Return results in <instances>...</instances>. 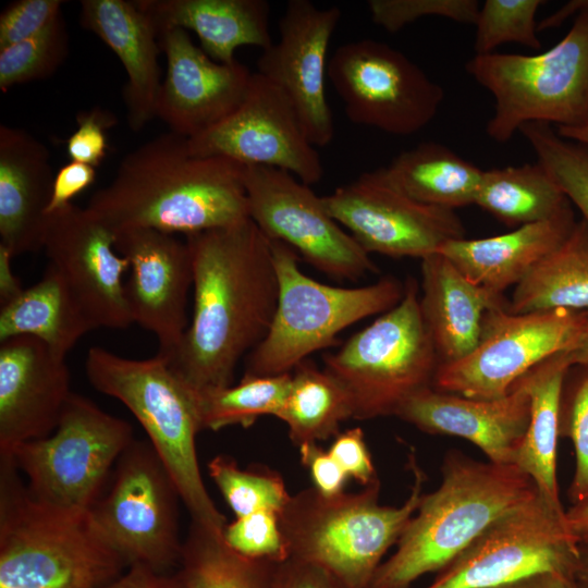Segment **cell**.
I'll return each instance as SVG.
<instances>
[{
    "label": "cell",
    "mask_w": 588,
    "mask_h": 588,
    "mask_svg": "<svg viewBox=\"0 0 588 588\" xmlns=\"http://www.w3.org/2000/svg\"><path fill=\"white\" fill-rule=\"evenodd\" d=\"M193 265V313L173 355L195 391L233 384L235 368L266 338L279 296L270 240L248 218L185 236Z\"/></svg>",
    "instance_id": "cell-1"
},
{
    "label": "cell",
    "mask_w": 588,
    "mask_h": 588,
    "mask_svg": "<svg viewBox=\"0 0 588 588\" xmlns=\"http://www.w3.org/2000/svg\"><path fill=\"white\" fill-rule=\"evenodd\" d=\"M171 131L130 151L86 208L115 232L152 229L185 236L249 218L245 166L191 155Z\"/></svg>",
    "instance_id": "cell-2"
},
{
    "label": "cell",
    "mask_w": 588,
    "mask_h": 588,
    "mask_svg": "<svg viewBox=\"0 0 588 588\" xmlns=\"http://www.w3.org/2000/svg\"><path fill=\"white\" fill-rule=\"evenodd\" d=\"M442 480L422 494L395 552L376 571L367 588H411L440 572L495 519L535 498L532 479L516 465L479 462L450 451Z\"/></svg>",
    "instance_id": "cell-3"
},
{
    "label": "cell",
    "mask_w": 588,
    "mask_h": 588,
    "mask_svg": "<svg viewBox=\"0 0 588 588\" xmlns=\"http://www.w3.org/2000/svg\"><path fill=\"white\" fill-rule=\"evenodd\" d=\"M408 466L414 482L401 506L379 503L380 480L358 492L326 495L308 487L291 494L279 513L289 558L326 568L348 588H367L424 494L427 477L414 453Z\"/></svg>",
    "instance_id": "cell-4"
},
{
    "label": "cell",
    "mask_w": 588,
    "mask_h": 588,
    "mask_svg": "<svg viewBox=\"0 0 588 588\" xmlns=\"http://www.w3.org/2000/svg\"><path fill=\"white\" fill-rule=\"evenodd\" d=\"M125 567L88 514L37 504L14 462L0 455V588H102Z\"/></svg>",
    "instance_id": "cell-5"
},
{
    "label": "cell",
    "mask_w": 588,
    "mask_h": 588,
    "mask_svg": "<svg viewBox=\"0 0 588 588\" xmlns=\"http://www.w3.org/2000/svg\"><path fill=\"white\" fill-rule=\"evenodd\" d=\"M85 369L89 383L122 402L144 428L192 522L222 534L226 518L210 498L198 464L196 437L201 428L194 390L158 354L132 359L93 346Z\"/></svg>",
    "instance_id": "cell-6"
},
{
    "label": "cell",
    "mask_w": 588,
    "mask_h": 588,
    "mask_svg": "<svg viewBox=\"0 0 588 588\" xmlns=\"http://www.w3.org/2000/svg\"><path fill=\"white\" fill-rule=\"evenodd\" d=\"M467 73L494 99L488 136L509 142L531 122L577 128L588 124V0L568 33L549 50L526 56L475 54Z\"/></svg>",
    "instance_id": "cell-7"
},
{
    "label": "cell",
    "mask_w": 588,
    "mask_h": 588,
    "mask_svg": "<svg viewBox=\"0 0 588 588\" xmlns=\"http://www.w3.org/2000/svg\"><path fill=\"white\" fill-rule=\"evenodd\" d=\"M270 242L279 281L278 305L266 338L245 358L246 375L291 373L314 352L335 344L341 331L387 313L404 296L405 283L393 277L356 287L318 282L301 270L294 249Z\"/></svg>",
    "instance_id": "cell-8"
},
{
    "label": "cell",
    "mask_w": 588,
    "mask_h": 588,
    "mask_svg": "<svg viewBox=\"0 0 588 588\" xmlns=\"http://www.w3.org/2000/svg\"><path fill=\"white\" fill-rule=\"evenodd\" d=\"M419 295L418 283L408 278L396 306L323 356V369L351 397L354 419L395 416L411 396L432 387L439 358Z\"/></svg>",
    "instance_id": "cell-9"
},
{
    "label": "cell",
    "mask_w": 588,
    "mask_h": 588,
    "mask_svg": "<svg viewBox=\"0 0 588 588\" xmlns=\"http://www.w3.org/2000/svg\"><path fill=\"white\" fill-rule=\"evenodd\" d=\"M133 440L127 421L72 392L52 433L0 455L9 456L27 478L34 502L83 516L103 492L117 461Z\"/></svg>",
    "instance_id": "cell-10"
},
{
    "label": "cell",
    "mask_w": 588,
    "mask_h": 588,
    "mask_svg": "<svg viewBox=\"0 0 588 588\" xmlns=\"http://www.w3.org/2000/svg\"><path fill=\"white\" fill-rule=\"evenodd\" d=\"M109 487L88 512V518L126 563L158 572L180 564L176 485L148 440H133L117 461Z\"/></svg>",
    "instance_id": "cell-11"
},
{
    "label": "cell",
    "mask_w": 588,
    "mask_h": 588,
    "mask_svg": "<svg viewBox=\"0 0 588 588\" xmlns=\"http://www.w3.org/2000/svg\"><path fill=\"white\" fill-rule=\"evenodd\" d=\"M327 75L350 121L396 136L426 127L443 102V88L385 42L363 38L339 46Z\"/></svg>",
    "instance_id": "cell-12"
},
{
    "label": "cell",
    "mask_w": 588,
    "mask_h": 588,
    "mask_svg": "<svg viewBox=\"0 0 588 588\" xmlns=\"http://www.w3.org/2000/svg\"><path fill=\"white\" fill-rule=\"evenodd\" d=\"M538 493L487 527L427 588H492L541 573L571 578L577 539Z\"/></svg>",
    "instance_id": "cell-13"
},
{
    "label": "cell",
    "mask_w": 588,
    "mask_h": 588,
    "mask_svg": "<svg viewBox=\"0 0 588 588\" xmlns=\"http://www.w3.org/2000/svg\"><path fill=\"white\" fill-rule=\"evenodd\" d=\"M506 307L487 313L480 340L469 354L438 365L434 389L473 399L502 397L537 365L568 351L587 317L568 309L511 314Z\"/></svg>",
    "instance_id": "cell-14"
},
{
    "label": "cell",
    "mask_w": 588,
    "mask_h": 588,
    "mask_svg": "<svg viewBox=\"0 0 588 588\" xmlns=\"http://www.w3.org/2000/svg\"><path fill=\"white\" fill-rule=\"evenodd\" d=\"M249 218L271 241L338 281H358L378 271L356 240L326 210L321 196L287 171L245 166Z\"/></svg>",
    "instance_id": "cell-15"
},
{
    "label": "cell",
    "mask_w": 588,
    "mask_h": 588,
    "mask_svg": "<svg viewBox=\"0 0 588 588\" xmlns=\"http://www.w3.org/2000/svg\"><path fill=\"white\" fill-rule=\"evenodd\" d=\"M329 215L368 253L392 258L436 254L465 237L455 210L421 204L395 188L380 169L321 196Z\"/></svg>",
    "instance_id": "cell-16"
},
{
    "label": "cell",
    "mask_w": 588,
    "mask_h": 588,
    "mask_svg": "<svg viewBox=\"0 0 588 588\" xmlns=\"http://www.w3.org/2000/svg\"><path fill=\"white\" fill-rule=\"evenodd\" d=\"M187 145L193 156L284 170L307 185L323 175L319 152L289 98L258 72L241 106L218 125L188 138Z\"/></svg>",
    "instance_id": "cell-17"
},
{
    "label": "cell",
    "mask_w": 588,
    "mask_h": 588,
    "mask_svg": "<svg viewBox=\"0 0 588 588\" xmlns=\"http://www.w3.org/2000/svg\"><path fill=\"white\" fill-rule=\"evenodd\" d=\"M117 232L86 207L73 204L49 215L44 249L94 329L133 323L124 273L128 260L115 247Z\"/></svg>",
    "instance_id": "cell-18"
},
{
    "label": "cell",
    "mask_w": 588,
    "mask_h": 588,
    "mask_svg": "<svg viewBox=\"0 0 588 588\" xmlns=\"http://www.w3.org/2000/svg\"><path fill=\"white\" fill-rule=\"evenodd\" d=\"M341 14L335 5L320 9L309 0H290L279 21V39L257 61V72L289 98L315 147L328 146L334 136L324 78Z\"/></svg>",
    "instance_id": "cell-19"
},
{
    "label": "cell",
    "mask_w": 588,
    "mask_h": 588,
    "mask_svg": "<svg viewBox=\"0 0 588 588\" xmlns=\"http://www.w3.org/2000/svg\"><path fill=\"white\" fill-rule=\"evenodd\" d=\"M117 250L130 262L125 294L133 322L154 333L158 355L170 358L188 327L193 265L186 241L152 229L117 232Z\"/></svg>",
    "instance_id": "cell-20"
},
{
    "label": "cell",
    "mask_w": 588,
    "mask_h": 588,
    "mask_svg": "<svg viewBox=\"0 0 588 588\" xmlns=\"http://www.w3.org/2000/svg\"><path fill=\"white\" fill-rule=\"evenodd\" d=\"M167 72L159 91L156 118L186 138L221 123L243 102L253 72L238 62L212 60L183 28L159 34Z\"/></svg>",
    "instance_id": "cell-21"
},
{
    "label": "cell",
    "mask_w": 588,
    "mask_h": 588,
    "mask_svg": "<svg viewBox=\"0 0 588 588\" xmlns=\"http://www.w3.org/2000/svg\"><path fill=\"white\" fill-rule=\"evenodd\" d=\"M71 394L65 357L29 335L0 342V454L52 433Z\"/></svg>",
    "instance_id": "cell-22"
},
{
    "label": "cell",
    "mask_w": 588,
    "mask_h": 588,
    "mask_svg": "<svg viewBox=\"0 0 588 588\" xmlns=\"http://www.w3.org/2000/svg\"><path fill=\"white\" fill-rule=\"evenodd\" d=\"M395 417L430 434L466 439L489 462L514 465L530 420V395L524 377L506 395L492 400L466 397L430 387L411 396Z\"/></svg>",
    "instance_id": "cell-23"
},
{
    "label": "cell",
    "mask_w": 588,
    "mask_h": 588,
    "mask_svg": "<svg viewBox=\"0 0 588 588\" xmlns=\"http://www.w3.org/2000/svg\"><path fill=\"white\" fill-rule=\"evenodd\" d=\"M79 24L120 59L126 73L122 96L127 123L134 132L143 130L156 118L162 84L159 34L151 19L134 0H83Z\"/></svg>",
    "instance_id": "cell-24"
},
{
    "label": "cell",
    "mask_w": 588,
    "mask_h": 588,
    "mask_svg": "<svg viewBox=\"0 0 588 588\" xmlns=\"http://www.w3.org/2000/svg\"><path fill=\"white\" fill-rule=\"evenodd\" d=\"M48 148L27 131L0 125V244L13 256L44 248L51 195Z\"/></svg>",
    "instance_id": "cell-25"
},
{
    "label": "cell",
    "mask_w": 588,
    "mask_h": 588,
    "mask_svg": "<svg viewBox=\"0 0 588 588\" xmlns=\"http://www.w3.org/2000/svg\"><path fill=\"white\" fill-rule=\"evenodd\" d=\"M420 271V313L439 364L461 359L478 344L487 313L507 299L471 282L440 253L422 258Z\"/></svg>",
    "instance_id": "cell-26"
},
{
    "label": "cell",
    "mask_w": 588,
    "mask_h": 588,
    "mask_svg": "<svg viewBox=\"0 0 588 588\" xmlns=\"http://www.w3.org/2000/svg\"><path fill=\"white\" fill-rule=\"evenodd\" d=\"M575 224L569 207L554 218L522 225L501 235L450 241L438 253L471 282L503 294L558 248Z\"/></svg>",
    "instance_id": "cell-27"
},
{
    "label": "cell",
    "mask_w": 588,
    "mask_h": 588,
    "mask_svg": "<svg viewBox=\"0 0 588 588\" xmlns=\"http://www.w3.org/2000/svg\"><path fill=\"white\" fill-rule=\"evenodd\" d=\"M158 34L169 28L193 30L215 61L232 63L241 46L261 50L273 42L270 4L265 0H134Z\"/></svg>",
    "instance_id": "cell-28"
},
{
    "label": "cell",
    "mask_w": 588,
    "mask_h": 588,
    "mask_svg": "<svg viewBox=\"0 0 588 588\" xmlns=\"http://www.w3.org/2000/svg\"><path fill=\"white\" fill-rule=\"evenodd\" d=\"M572 367L564 351L524 376L530 395V420L514 463L532 479L547 502L560 511L565 510L556 476L558 439L563 389Z\"/></svg>",
    "instance_id": "cell-29"
},
{
    "label": "cell",
    "mask_w": 588,
    "mask_h": 588,
    "mask_svg": "<svg viewBox=\"0 0 588 588\" xmlns=\"http://www.w3.org/2000/svg\"><path fill=\"white\" fill-rule=\"evenodd\" d=\"M91 330L93 324L50 265L38 282L0 309V342L29 335L63 357Z\"/></svg>",
    "instance_id": "cell-30"
},
{
    "label": "cell",
    "mask_w": 588,
    "mask_h": 588,
    "mask_svg": "<svg viewBox=\"0 0 588 588\" xmlns=\"http://www.w3.org/2000/svg\"><path fill=\"white\" fill-rule=\"evenodd\" d=\"M380 170L395 188L412 199L450 210L475 205L483 172L433 142L401 152Z\"/></svg>",
    "instance_id": "cell-31"
},
{
    "label": "cell",
    "mask_w": 588,
    "mask_h": 588,
    "mask_svg": "<svg viewBox=\"0 0 588 588\" xmlns=\"http://www.w3.org/2000/svg\"><path fill=\"white\" fill-rule=\"evenodd\" d=\"M506 309L511 314L555 309L588 314V225L583 220L514 286Z\"/></svg>",
    "instance_id": "cell-32"
},
{
    "label": "cell",
    "mask_w": 588,
    "mask_h": 588,
    "mask_svg": "<svg viewBox=\"0 0 588 588\" xmlns=\"http://www.w3.org/2000/svg\"><path fill=\"white\" fill-rule=\"evenodd\" d=\"M475 205L514 229L549 220L572 207L539 162L483 170Z\"/></svg>",
    "instance_id": "cell-33"
},
{
    "label": "cell",
    "mask_w": 588,
    "mask_h": 588,
    "mask_svg": "<svg viewBox=\"0 0 588 588\" xmlns=\"http://www.w3.org/2000/svg\"><path fill=\"white\" fill-rule=\"evenodd\" d=\"M291 373L290 390L277 418L286 424L292 443L298 448L334 438L341 422L354 416L344 387L307 359Z\"/></svg>",
    "instance_id": "cell-34"
},
{
    "label": "cell",
    "mask_w": 588,
    "mask_h": 588,
    "mask_svg": "<svg viewBox=\"0 0 588 588\" xmlns=\"http://www.w3.org/2000/svg\"><path fill=\"white\" fill-rule=\"evenodd\" d=\"M274 564L236 553L222 534L191 522L177 572L186 588H268Z\"/></svg>",
    "instance_id": "cell-35"
},
{
    "label": "cell",
    "mask_w": 588,
    "mask_h": 588,
    "mask_svg": "<svg viewBox=\"0 0 588 588\" xmlns=\"http://www.w3.org/2000/svg\"><path fill=\"white\" fill-rule=\"evenodd\" d=\"M292 373L253 376L224 388L195 391L201 430L229 426L248 428L261 416L277 417L286 400Z\"/></svg>",
    "instance_id": "cell-36"
},
{
    "label": "cell",
    "mask_w": 588,
    "mask_h": 588,
    "mask_svg": "<svg viewBox=\"0 0 588 588\" xmlns=\"http://www.w3.org/2000/svg\"><path fill=\"white\" fill-rule=\"evenodd\" d=\"M208 471L235 517L265 510L279 514L291 498L280 473L265 465L241 468L233 457L220 454L209 462Z\"/></svg>",
    "instance_id": "cell-37"
},
{
    "label": "cell",
    "mask_w": 588,
    "mask_h": 588,
    "mask_svg": "<svg viewBox=\"0 0 588 588\" xmlns=\"http://www.w3.org/2000/svg\"><path fill=\"white\" fill-rule=\"evenodd\" d=\"M518 132L588 225V145L562 137L547 123H527Z\"/></svg>",
    "instance_id": "cell-38"
},
{
    "label": "cell",
    "mask_w": 588,
    "mask_h": 588,
    "mask_svg": "<svg viewBox=\"0 0 588 588\" xmlns=\"http://www.w3.org/2000/svg\"><path fill=\"white\" fill-rule=\"evenodd\" d=\"M69 32L62 13L35 35L0 50V89L47 78L65 61Z\"/></svg>",
    "instance_id": "cell-39"
},
{
    "label": "cell",
    "mask_w": 588,
    "mask_h": 588,
    "mask_svg": "<svg viewBox=\"0 0 588 588\" xmlns=\"http://www.w3.org/2000/svg\"><path fill=\"white\" fill-rule=\"evenodd\" d=\"M543 3L542 0H486L475 23L476 54L495 52L507 42L540 49L536 13Z\"/></svg>",
    "instance_id": "cell-40"
},
{
    "label": "cell",
    "mask_w": 588,
    "mask_h": 588,
    "mask_svg": "<svg viewBox=\"0 0 588 588\" xmlns=\"http://www.w3.org/2000/svg\"><path fill=\"white\" fill-rule=\"evenodd\" d=\"M580 368L562 399L560 436L571 439L575 451V471L568 490L572 505L588 503V366Z\"/></svg>",
    "instance_id": "cell-41"
},
{
    "label": "cell",
    "mask_w": 588,
    "mask_h": 588,
    "mask_svg": "<svg viewBox=\"0 0 588 588\" xmlns=\"http://www.w3.org/2000/svg\"><path fill=\"white\" fill-rule=\"evenodd\" d=\"M367 5L372 22L388 33L428 16L475 25L480 8L476 0H370Z\"/></svg>",
    "instance_id": "cell-42"
},
{
    "label": "cell",
    "mask_w": 588,
    "mask_h": 588,
    "mask_svg": "<svg viewBox=\"0 0 588 588\" xmlns=\"http://www.w3.org/2000/svg\"><path fill=\"white\" fill-rule=\"evenodd\" d=\"M222 539L229 548L248 559L279 563L289 558L279 514L273 511L235 517L225 525Z\"/></svg>",
    "instance_id": "cell-43"
},
{
    "label": "cell",
    "mask_w": 588,
    "mask_h": 588,
    "mask_svg": "<svg viewBox=\"0 0 588 588\" xmlns=\"http://www.w3.org/2000/svg\"><path fill=\"white\" fill-rule=\"evenodd\" d=\"M76 123V130L66 139L68 156L71 161L98 168L107 155L106 131L117 124V118L111 111L95 107L79 111Z\"/></svg>",
    "instance_id": "cell-44"
},
{
    "label": "cell",
    "mask_w": 588,
    "mask_h": 588,
    "mask_svg": "<svg viewBox=\"0 0 588 588\" xmlns=\"http://www.w3.org/2000/svg\"><path fill=\"white\" fill-rule=\"evenodd\" d=\"M62 0H17L0 14V50L46 27L61 14Z\"/></svg>",
    "instance_id": "cell-45"
},
{
    "label": "cell",
    "mask_w": 588,
    "mask_h": 588,
    "mask_svg": "<svg viewBox=\"0 0 588 588\" xmlns=\"http://www.w3.org/2000/svg\"><path fill=\"white\" fill-rule=\"evenodd\" d=\"M328 451L348 478L363 487L379 480L362 428H351L336 434Z\"/></svg>",
    "instance_id": "cell-46"
},
{
    "label": "cell",
    "mask_w": 588,
    "mask_h": 588,
    "mask_svg": "<svg viewBox=\"0 0 588 588\" xmlns=\"http://www.w3.org/2000/svg\"><path fill=\"white\" fill-rule=\"evenodd\" d=\"M268 588H348L326 568L293 558L275 563Z\"/></svg>",
    "instance_id": "cell-47"
},
{
    "label": "cell",
    "mask_w": 588,
    "mask_h": 588,
    "mask_svg": "<svg viewBox=\"0 0 588 588\" xmlns=\"http://www.w3.org/2000/svg\"><path fill=\"white\" fill-rule=\"evenodd\" d=\"M302 465L309 471L313 487L326 495H338L344 491L350 479L328 450L318 442L298 446Z\"/></svg>",
    "instance_id": "cell-48"
},
{
    "label": "cell",
    "mask_w": 588,
    "mask_h": 588,
    "mask_svg": "<svg viewBox=\"0 0 588 588\" xmlns=\"http://www.w3.org/2000/svg\"><path fill=\"white\" fill-rule=\"evenodd\" d=\"M96 180V168L71 161L54 175L47 215L72 204V199L88 188Z\"/></svg>",
    "instance_id": "cell-49"
},
{
    "label": "cell",
    "mask_w": 588,
    "mask_h": 588,
    "mask_svg": "<svg viewBox=\"0 0 588 588\" xmlns=\"http://www.w3.org/2000/svg\"><path fill=\"white\" fill-rule=\"evenodd\" d=\"M102 588H186L179 572H158L133 565L117 579Z\"/></svg>",
    "instance_id": "cell-50"
},
{
    "label": "cell",
    "mask_w": 588,
    "mask_h": 588,
    "mask_svg": "<svg viewBox=\"0 0 588 588\" xmlns=\"http://www.w3.org/2000/svg\"><path fill=\"white\" fill-rule=\"evenodd\" d=\"M13 254L0 244V305L4 306L16 298L23 291L19 278L12 269Z\"/></svg>",
    "instance_id": "cell-51"
},
{
    "label": "cell",
    "mask_w": 588,
    "mask_h": 588,
    "mask_svg": "<svg viewBox=\"0 0 588 588\" xmlns=\"http://www.w3.org/2000/svg\"><path fill=\"white\" fill-rule=\"evenodd\" d=\"M492 588H575L571 578L562 573H541L507 585Z\"/></svg>",
    "instance_id": "cell-52"
},
{
    "label": "cell",
    "mask_w": 588,
    "mask_h": 588,
    "mask_svg": "<svg viewBox=\"0 0 588 588\" xmlns=\"http://www.w3.org/2000/svg\"><path fill=\"white\" fill-rule=\"evenodd\" d=\"M571 579L575 588H588V537L577 540Z\"/></svg>",
    "instance_id": "cell-53"
},
{
    "label": "cell",
    "mask_w": 588,
    "mask_h": 588,
    "mask_svg": "<svg viewBox=\"0 0 588 588\" xmlns=\"http://www.w3.org/2000/svg\"><path fill=\"white\" fill-rule=\"evenodd\" d=\"M587 0H572L562 5L558 11L553 12L549 16L544 17L537 24L538 33L559 27L562 23L571 17L572 15H577V13L586 4Z\"/></svg>",
    "instance_id": "cell-54"
},
{
    "label": "cell",
    "mask_w": 588,
    "mask_h": 588,
    "mask_svg": "<svg viewBox=\"0 0 588 588\" xmlns=\"http://www.w3.org/2000/svg\"><path fill=\"white\" fill-rule=\"evenodd\" d=\"M565 515L567 526L577 540L588 537V503L572 505Z\"/></svg>",
    "instance_id": "cell-55"
},
{
    "label": "cell",
    "mask_w": 588,
    "mask_h": 588,
    "mask_svg": "<svg viewBox=\"0 0 588 588\" xmlns=\"http://www.w3.org/2000/svg\"><path fill=\"white\" fill-rule=\"evenodd\" d=\"M567 353L573 367L588 366V332H581Z\"/></svg>",
    "instance_id": "cell-56"
},
{
    "label": "cell",
    "mask_w": 588,
    "mask_h": 588,
    "mask_svg": "<svg viewBox=\"0 0 588 588\" xmlns=\"http://www.w3.org/2000/svg\"><path fill=\"white\" fill-rule=\"evenodd\" d=\"M558 133L564 138L588 145V124L577 128L558 127Z\"/></svg>",
    "instance_id": "cell-57"
},
{
    "label": "cell",
    "mask_w": 588,
    "mask_h": 588,
    "mask_svg": "<svg viewBox=\"0 0 588 588\" xmlns=\"http://www.w3.org/2000/svg\"><path fill=\"white\" fill-rule=\"evenodd\" d=\"M583 332H588V314H587V317H586V320H585Z\"/></svg>",
    "instance_id": "cell-58"
}]
</instances>
